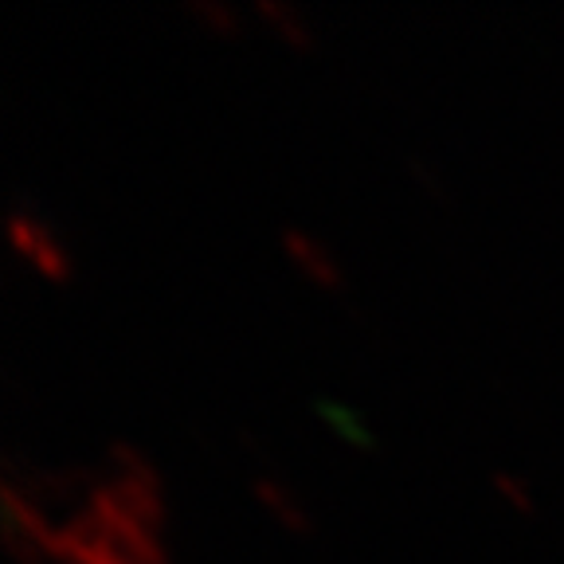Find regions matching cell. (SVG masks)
I'll use <instances>...</instances> for the list:
<instances>
[{
    "label": "cell",
    "instance_id": "6da1fadb",
    "mask_svg": "<svg viewBox=\"0 0 564 564\" xmlns=\"http://www.w3.org/2000/svg\"><path fill=\"white\" fill-rule=\"evenodd\" d=\"M44 549H47V556H52V564H133L130 556L110 541L102 521L83 502L63 521H55Z\"/></svg>",
    "mask_w": 564,
    "mask_h": 564
},
{
    "label": "cell",
    "instance_id": "7a4b0ae2",
    "mask_svg": "<svg viewBox=\"0 0 564 564\" xmlns=\"http://www.w3.org/2000/svg\"><path fill=\"white\" fill-rule=\"evenodd\" d=\"M4 231H9V243L24 263H32L40 274H47L52 282H63L70 274V256L63 239L52 231V224L32 208V204L17 200L4 216Z\"/></svg>",
    "mask_w": 564,
    "mask_h": 564
},
{
    "label": "cell",
    "instance_id": "3957f363",
    "mask_svg": "<svg viewBox=\"0 0 564 564\" xmlns=\"http://www.w3.org/2000/svg\"><path fill=\"white\" fill-rule=\"evenodd\" d=\"M279 247L286 251V259H291V263L299 267L310 282H317V286H329V291H337V286H341V267L334 263L329 247L322 243L314 231L299 228V224H282V228H279Z\"/></svg>",
    "mask_w": 564,
    "mask_h": 564
},
{
    "label": "cell",
    "instance_id": "277c9868",
    "mask_svg": "<svg viewBox=\"0 0 564 564\" xmlns=\"http://www.w3.org/2000/svg\"><path fill=\"white\" fill-rule=\"evenodd\" d=\"M251 12H256V17L263 20L274 35H279L282 44L299 47V52L314 47V40H317L314 24H310L306 12H302L294 0H251Z\"/></svg>",
    "mask_w": 564,
    "mask_h": 564
},
{
    "label": "cell",
    "instance_id": "5b68a950",
    "mask_svg": "<svg viewBox=\"0 0 564 564\" xmlns=\"http://www.w3.org/2000/svg\"><path fill=\"white\" fill-rule=\"evenodd\" d=\"M251 494H256V502L263 506L282 529H291V533H310V513L302 510V502L294 498L291 486H282L279 478H271V475H256L251 478Z\"/></svg>",
    "mask_w": 564,
    "mask_h": 564
},
{
    "label": "cell",
    "instance_id": "8992f818",
    "mask_svg": "<svg viewBox=\"0 0 564 564\" xmlns=\"http://www.w3.org/2000/svg\"><path fill=\"white\" fill-rule=\"evenodd\" d=\"M106 463H110L115 475H130V478H141V482H158V467L150 463V455H145L138 443L122 440V435L106 443Z\"/></svg>",
    "mask_w": 564,
    "mask_h": 564
},
{
    "label": "cell",
    "instance_id": "52a82bcc",
    "mask_svg": "<svg viewBox=\"0 0 564 564\" xmlns=\"http://www.w3.org/2000/svg\"><path fill=\"white\" fill-rule=\"evenodd\" d=\"M181 9H185L196 24H204L208 32H220V35H236L239 24H243L228 0H181Z\"/></svg>",
    "mask_w": 564,
    "mask_h": 564
},
{
    "label": "cell",
    "instance_id": "ba28073f",
    "mask_svg": "<svg viewBox=\"0 0 564 564\" xmlns=\"http://www.w3.org/2000/svg\"><path fill=\"white\" fill-rule=\"evenodd\" d=\"M490 486L502 494V502L510 506L513 513H533V498H529L525 482L513 478L510 470H490Z\"/></svg>",
    "mask_w": 564,
    "mask_h": 564
},
{
    "label": "cell",
    "instance_id": "9c48e42d",
    "mask_svg": "<svg viewBox=\"0 0 564 564\" xmlns=\"http://www.w3.org/2000/svg\"><path fill=\"white\" fill-rule=\"evenodd\" d=\"M317 412L326 415V420L334 423L337 432H345V435H349V440H357V443H365V440H369V435H365L361 427H357V420H352V415L345 412V408H337V404H322V408H317Z\"/></svg>",
    "mask_w": 564,
    "mask_h": 564
},
{
    "label": "cell",
    "instance_id": "30bf717a",
    "mask_svg": "<svg viewBox=\"0 0 564 564\" xmlns=\"http://www.w3.org/2000/svg\"><path fill=\"white\" fill-rule=\"evenodd\" d=\"M408 169H412V176L420 181V185H427V193H440L443 188V181L432 173V169H423V161H420V153H408Z\"/></svg>",
    "mask_w": 564,
    "mask_h": 564
}]
</instances>
